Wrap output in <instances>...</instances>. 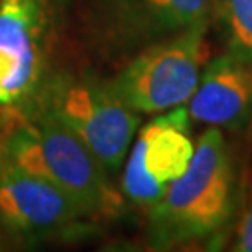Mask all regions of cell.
I'll return each instance as SVG.
<instances>
[{
    "mask_svg": "<svg viewBox=\"0 0 252 252\" xmlns=\"http://www.w3.org/2000/svg\"><path fill=\"white\" fill-rule=\"evenodd\" d=\"M0 153L63 190L88 219L112 217L122 209L124 196L112 187L105 166L32 95L0 108Z\"/></svg>",
    "mask_w": 252,
    "mask_h": 252,
    "instance_id": "1",
    "label": "cell"
},
{
    "mask_svg": "<svg viewBox=\"0 0 252 252\" xmlns=\"http://www.w3.org/2000/svg\"><path fill=\"white\" fill-rule=\"evenodd\" d=\"M234 166L224 135L209 127L194 146L185 174L148 207V239L155 249L204 241L226 226L234 206Z\"/></svg>",
    "mask_w": 252,
    "mask_h": 252,
    "instance_id": "2",
    "label": "cell"
},
{
    "mask_svg": "<svg viewBox=\"0 0 252 252\" xmlns=\"http://www.w3.org/2000/svg\"><path fill=\"white\" fill-rule=\"evenodd\" d=\"M30 95L69 127L108 174L124 166L140 118L110 90L108 82L58 73L43 77Z\"/></svg>",
    "mask_w": 252,
    "mask_h": 252,
    "instance_id": "3",
    "label": "cell"
},
{
    "mask_svg": "<svg viewBox=\"0 0 252 252\" xmlns=\"http://www.w3.org/2000/svg\"><path fill=\"white\" fill-rule=\"evenodd\" d=\"M209 19L155 41L129 58L108 86L135 112H166L187 105L207 62Z\"/></svg>",
    "mask_w": 252,
    "mask_h": 252,
    "instance_id": "4",
    "label": "cell"
},
{
    "mask_svg": "<svg viewBox=\"0 0 252 252\" xmlns=\"http://www.w3.org/2000/svg\"><path fill=\"white\" fill-rule=\"evenodd\" d=\"M215 0H82L84 30L97 51L133 56L144 47L207 21Z\"/></svg>",
    "mask_w": 252,
    "mask_h": 252,
    "instance_id": "5",
    "label": "cell"
},
{
    "mask_svg": "<svg viewBox=\"0 0 252 252\" xmlns=\"http://www.w3.org/2000/svg\"><path fill=\"white\" fill-rule=\"evenodd\" d=\"M185 105L162 112L138 133L127 155L122 192L133 204L150 207L164 196L174 181L189 168L194 142Z\"/></svg>",
    "mask_w": 252,
    "mask_h": 252,
    "instance_id": "6",
    "label": "cell"
},
{
    "mask_svg": "<svg viewBox=\"0 0 252 252\" xmlns=\"http://www.w3.org/2000/svg\"><path fill=\"white\" fill-rule=\"evenodd\" d=\"M86 219L63 190L0 153V224L11 234L28 241L69 237Z\"/></svg>",
    "mask_w": 252,
    "mask_h": 252,
    "instance_id": "7",
    "label": "cell"
},
{
    "mask_svg": "<svg viewBox=\"0 0 252 252\" xmlns=\"http://www.w3.org/2000/svg\"><path fill=\"white\" fill-rule=\"evenodd\" d=\"M49 0H0V108L27 99L43 81Z\"/></svg>",
    "mask_w": 252,
    "mask_h": 252,
    "instance_id": "8",
    "label": "cell"
},
{
    "mask_svg": "<svg viewBox=\"0 0 252 252\" xmlns=\"http://www.w3.org/2000/svg\"><path fill=\"white\" fill-rule=\"evenodd\" d=\"M185 107L192 122L245 131L252 124V63L230 53L206 62Z\"/></svg>",
    "mask_w": 252,
    "mask_h": 252,
    "instance_id": "9",
    "label": "cell"
},
{
    "mask_svg": "<svg viewBox=\"0 0 252 252\" xmlns=\"http://www.w3.org/2000/svg\"><path fill=\"white\" fill-rule=\"evenodd\" d=\"M228 53L252 63V0H215Z\"/></svg>",
    "mask_w": 252,
    "mask_h": 252,
    "instance_id": "10",
    "label": "cell"
},
{
    "mask_svg": "<svg viewBox=\"0 0 252 252\" xmlns=\"http://www.w3.org/2000/svg\"><path fill=\"white\" fill-rule=\"evenodd\" d=\"M235 251L241 252H252V204L249 207V211L245 213L243 220L239 224L237 230V245Z\"/></svg>",
    "mask_w": 252,
    "mask_h": 252,
    "instance_id": "11",
    "label": "cell"
},
{
    "mask_svg": "<svg viewBox=\"0 0 252 252\" xmlns=\"http://www.w3.org/2000/svg\"><path fill=\"white\" fill-rule=\"evenodd\" d=\"M4 249V239H2V235H0V251Z\"/></svg>",
    "mask_w": 252,
    "mask_h": 252,
    "instance_id": "12",
    "label": "cell"
}]
</instances>
